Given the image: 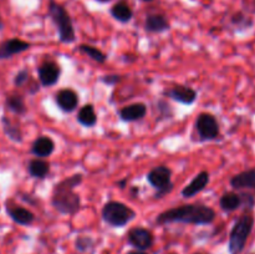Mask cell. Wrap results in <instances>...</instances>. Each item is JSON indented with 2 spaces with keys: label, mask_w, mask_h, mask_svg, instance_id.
Wrapping results in <instances>:
<instances>
[{
  "label": "cell",
  "mask_w": 255,
  "mask_h": 254,
  "mask_svg": "<svg viewBox=\"0 0 255 254\" xmlns=\"http://www.w3.org/2000/svg\"><path fill=\"white\" fill-rule=\"evenodd\" d=\"M217 218V213L212 207L203 203H188L173 207L161 212L156 217L157 226L172 223L193 224V226H209Z\"/></svg>",
  "instance_id": "cell-1"
},
{
  "label": "cell",
  "mask_w": 255,
  "mask_h": 254,
  "mask_svg": "<svg viewBox=\"0 0 255 254\" xmlns=\"http://www.w3.org/2000/svg\"><path fill=\"white\" fill-rule=\"evenodd\" d=\"M82 182V173H74L57 182L52 188L50 199L52 208L62 216H75L79 213L82 207V201L80 194L75 192V188L81 186Z\"/></svg>",
  "instance_id": "cell-2"
},
{
  "label": "cell",
  "mask_w": 255,
  "mask_h": 254,
  "mask_svg": "<svg viewBox=\"0 0 255 254\" xmlns=\"http://www.w3.org/2000/svg\"><path fill=\"white\" fill-rule=\"evenodd\" d=\"M47 15L56 27L59 41L61 44H74L76 41V31L71 15L66 7L55 0H50L47 5Z\"/></svg>",
  "instance_id": "cell-3"
},
{
  "label": "cell",
  "mask_w": 255,
  "mask_h": 254,
  "mask_svg": "<svg viewBox=\"0 0 255 254\" xmlns=\"http://www.w3.org/2000/svg\"><path fill=\"white\" fill-rule=\"evenodd\" d=\"M255 218L253 212H243L241 217L234 222L229 233L228 251L231 254H242L247 246L249 237L254 229Z\"/></svg>",
  "instance_id": "cell-4"
},
{
  "label": "cell",
  "mask_w": 255,
  "mask_h": 254,
  "mask_svg": "<svg viewBox=\"0 0 255 254\" xmlns=\"http://www.w3.org/2000/svg\"><path fill=\"white\" fill-rule=\"evenodd\" d=\"M102 221L112 228H124L136 218V211L120 201H107L101 209Z\"/></svg>",
  "instance_id": "cell-5"
},
{
  "label": "cell",
  "mask_w": 255,
  "mask_h": 254,
  "mask_svg": "<svg viewBox=\"0 0 255 254\" xmlns=\"http://www.w3.org/2000/svg\"><path fill=\"white\" fill-rule=\"evenodd\" d=\"M146 179L154 188V199H161L171 193L174 188L172 182V169L166 164H158L149 169L146 174Z\"/></svg>",
  "instance_id": "cell-6"
},
{
  "label": "cell",
  "mask_w": 255,
  "mask_h": 254,
  "mask_svg": "<svg viewBox=\"0 0 255 254\" xmlns=\"http://www.w3.org/2000/svg\"><path fill=\"white\" fill-rule=\"evenodd\" d=\"M194 131L199 142L218 141L221 138V126L213 114L201 112L194 120Z\"/></svg>",
  "instance_id": "cell-7"
},
{
  "label": "cell",
  "mask_w": 255,
  "mask_h": 254,
  "mask_svg": "<svg viewBox=\"0 0 255 254\" xmlns=\"http://www.w3.org/2000/svg\"><path fill=\"white\" fill-rule=\"evenodd\" d=\"M127 243L136 251L146 252L154 244V236L144 227H133L127 232Z\"/></svg>",
  "instance_id": "cell-8"
},
{
  "label": "cell",
  "mask_w": 255,
  "mask_h": 254,
  "mask_svg": "<svg viewBox=\"0 0 255 254\" xmlns=\"http://www.w3.org/2000/svg\"><path fill=\"white\" fill-rule=\"evenodd\" d=\"M62 69L56 61L46 60L37 67V77L41 86L52 87L60 81Z\"/></svg>",
  "instance_id": "cell-9"
},
{
  "label": "cell",
  "mask_w": 255,
  "mask_h": 254,
  "mask_svg": "<svg viewBox=\"0 0 255 254\" xmlns=\"http://www.w3.org/2000/svg\"><path fill=\"white\" fill-rule=\"evenodd\" d=\"M162 96L173 100L181 105L191 106L198 99V92L187 85H174L173 87L162 92Z\"/></svg>",
  "instance_id": "cell-10"
},
{
  "label": "cell",
  "mask_w": 255,
  "mask_h": 254,
  "mask_svg": "<svg viewBox=\"0 0 255 254\" xmlns=\"http://www.w3.org/2000/svg\"><path fill=\"white\" fill-rule=\"evenodd\" d=\"M55 104L65 114H71L75 110H77L80 104V97L75 90L61 89L55 94Z\"/></svg>",
  "instance_id": "cell-11"
},
{
  "label": "cell",
  "mask_w": 255,
  "mask_h": 254,
  "mask_svg": "<svg viewBox=\"0 0 255 254\" xmlns=\"http://www.w3.org/2000/svg\"><path fill=\"white\" fill-rule=\"evenodd\" d=\"M211 182V173L208 171H201L193 177L191 182L182 189L181 194L183 198H193L198 193L207 188V186Z\"/></svg>",
  "instance_id": "cell-12"
},
{
  "label": "cell",
  "mask_w": 255,
  "mask_h": 254,
  "mask_svg": "<svg viewBox=\"0 0 255 254\" xmlns=\"http://www.w3.org/2000/svg\"><path fill=\"white\" fill-rule=\"evenodd\" d=\"M147 111H148V107L144 102H133L120 109L117 115L120 120L124 122H137L146 117Z\"/></svg>",
  "instance_id": "cell-13"
},
{
  "label": "cell",
  "mask_w": 255,
  "mask_h": 254,
  "mask_svg": "<svg viewBox=\"0 0 255 254\" xmlns=\"http://www.w3.org/2000/svg\"><path fill=\"white\" fill-rule=\"evenodd\" d=\"M143 29L147 34H162L171 29V22L166 15L159 12L148 14L144 19Z\"/></svg>",
  "instance_id": "cell-14"
},
{
  "label": "cell",
  "mask_w": 255,
  "mask_h": 254,
  "mask_svg": "<svg viewBox=\"0 0 255 254\" xmlns=\"http://www.w3.org/2000/svg\"><path fill=\"white\" fill-rule=\"evenodd\" d=\"M229 184L234 191H255V167L234 174Z\"/></svg>",
  "instance_id": "cell-15"
},
{
  "label": "cell",
  "mask_w": 255,
  "mask_h": 254,
  "mask_svg": "<svg viewBox=\"0 0 255 254\" xmlns=\"http://www.w3.org/2000/svg\"><path fill=\"white\" fill-rule=\"evenodd\" d=\"M31 47V44L27 41H24L21 39H14L5 40L0 44V60L10 59L11 56L17 54H21V52L27 51V50Z\"/></svg>",
  "instance_id": "cell-16"
},
{
  "label": "cell",
  "mask_w": 255,
  "mask_h": 254,
  "mask_svg": "<svg viewBox=\"0 0 255 254\" xmlns=\"http://www.w3.org/2000/svg\"><path fill=\"white\" fill-rule=\"evenodd\" d=\"M6 213L11 218V221L20 226H31L35 222V214L25 207L6 203Z\"/></svg>",
  "instance_id": "cell-17"
},
{
  "label": "cell",
  "mask_w": 255,
  "mask_h": 254,
  "mask_svg": "<svg viewBox=\"0 0 255 254\" xmlns=\"http://www.w3.org/2000/svg\"><path fill=\"white\" fill-rule=\"evenodd\" d=\"M56 144L55 141L50 136L42 134V136L36 137L31 144V153L37 158H46L50 157L55 152Z\"/></svg>",
  "instance_id": "cell-18"
},
{
  "label": "cell",
  "mask_w": 255,
  "mask_h": 254,
  "mask_svg": "<svg viewBox=\"0 0 255 254\" xmlns=\"http://www.w3.org/2000/svg\"><path fill=\"white\" fill-rule=\"evenodd\" d=\"M219 207L226 213H232L243 208V196L237 191L224 192L219 198Z\"/></svg>",
  "instance_id": "cell-19"
},
{
  "label": "cell",
  "mask_w": 255,
  "mask_h": 254,
  "mask_svg": "<svg viewBox=\"0 0 255 254\" xmlns=\"http://www.w3.org/2000/svg\"><path fill=\"white\" fill-rule=\"evenodd\" d=\"M110 14L116 21L121 22V24H127L133 17V10L129 6L128 2L125 0H120L112 5L110 9Z\"/></svg>",
  "instance_id": "cell-20"
},
{
  "label": "cell",
  "mask_w": 255,
  "mask_h": 254,
  "mask_svg": "<svg viewBox=\"0 0 255 254\" xmlns=\"http://www.w3.org/2000/svg\"><path fill=\"white\" fill-rule=\"evenodd\" d=\"M51 164L44 158H32L27 163V173L36 179H45L50 174Z\"/></svg>",
  "instance_id": "cell-21"
},
{
  "label": "cell",
  "mask_w": 255,
  "mask_h": 254,
  "mask_svg": "<svg viewBox=\"0 0 255 254\" xmlns=\"http://www.w3.org/2000/svg\"><path fill=\"white\" fill-rule=\"evenodd\" d=\"M97 120H99V117H97L96 110H95V106L92 104H85L84 106L80 107L79 112L76 115V121L81 126L87 127V128L96 126Z\"/></svg>",
  "instance_id": "cell-22"
},
{
  "label": "cell",
  "mask_w": 255,
  "mask_h": 254,
  "mask_svg": "<svg viewBox=\"0 0 255 254\" xmlns=\"http://www.w3.org/2000/svg\"><path fill=\"white\" fill-rule=\"evenodd\" d=\"M1 125H2V131H4L5 134H6L7 138L11 139V141L15 142V143H21L22 132L16 124H14L9 117L2 116Z\"/></svg>",
  "instance_id": "cell-23"
},
{
  "label": "cell",
  "mask_w": 255,
  "mask_h": 254,
  "mask_svg": "<svg viewBox=\"0 0 255 254\" xmlns=\"http://www.w3.org/2000/svg\"><path fill=\"white\" fill-rule=\"evenodd\" d=\"M5 106L9 110L10 112L15 115H19V116H22V115L26 114L27 107L26 104H25V100L21 95L17 94H11L6 97L5 100Z\"/></svg>",
  "instance_id": "cell-24"
},
{
  "label": "cell",
  "mask_w": 255,
  "mask_h": 254,
  "mask_svg": "<svg viewBox=\"0 0 255 254\" xmlns=\"http://www.w3.org/2000/svg\"><path fill=\"white\" fill-rule=\"evenodd\" d=\"M77 50H79L81 54L89 56L90 59L94 60V61L97 62V64H105V62L107 61V59H109L106 52H104L102 50H100L99 47L94 46V45L80 44L79 47H77Z\"/></svg>",
  "instance_id": "cell-25"
},
{
  "label": "cell",
  "mask_w": 255,
  "mask_h": 254,
  "mask_svg": "<svg viewBox=\"0 0 255 254\" xmlns=\"http://www.w3.org/2000/svg\"><path fill=\"white\" fill-rule=\"evenodd\" d=\"M229 21H231L232 26L236 27V30H238V31H244V30L251 29L254 24V20L251 16L244 14L243 11L234 12Z\"/></svg>",
  "instance_id": "cell-26"
},
{
  "label": "cell",
  "mask_w": 255,
  "mask_h": 254,
  "mask_svg": "<svg viewBox=\"0 0 255 254\" xmlns=\"http://www.w3.org/2000/svg\"><path fill=\"white\" fill-rule=\"evenodd\" d=\"M95 241L89 236H79L75 239V248L80 253H86L90 249L94 248Z\"/></svg>",
  "instance_id": "cell-27"
},
{
  "label": "cell",
  "mask_w": 255,
  "mask_h": 254,
  "mask_svg": "<svg viewBox=\"0 0 255 254\" xmlns=\"http://www.w3.org/2000/svg\"><path fill=\"white\" fill-rule=\"evenodd\" d=\"M157 111H158V120H167L172 119L174 115L173 109L166 100H158L157 101Z\"/></svg>",
  "instance_id": "cell-28"
},
{
  "label": "cell",
  "mask_w": 255,
  "mask_h": 254,
  "mask_svg": "<svg viewBox=\"0 0 255 254\" xmlns=\"http://www.w3.org/2000/svg\"><path fill=\"white\" fill-rule=\"evenodd\" d=\"M242 196H243V211L253 212L255 207V197L249 192H242Z\"/></svg>",
  "instance_id": "cell-29"
},
{
  "label": "cell",
  "mask_w": 255,
  "mask_h": 254,
  "mask_svg": "<svg viewBox=\"0 0 255 254\" xmlns=\"http://www.w3.org/2000/svg\"><path fill=\"white\" fill-rule=\"evenodd\" d=\"M100 81L102 82L106 86H115L119 82L122 81V76L119 74H109V75H104V76L100 77Z\"/></svg>",
  "instance_id": "cell-30"
},
{
  "label": "cell",
  "mask_w": 255,
  "mask_h": 254,
  "mask_svg": "<svg viewBox=\"0 0 255 254\" xmlns=\"http://www.w3.org/2000/svg\"><path fill=\"white\" fill-rule=\"evenodd\" d=\"M29 80H30L29 71H27L26 69H22V70H20L16 75H15L14 85L16 87H21V86H24V85L26 84Z\"/></svg>",
  "instance_id": "cell-31"
},
{
  "label": "cell",
  "mask_w": 255,
  "mask_h": 254,
  "mask_svg": "<svg viewBox=\"0 0 255 254\" xmlns=\"http://www.w3.org/2000/svg\"><path fill=\"white\" fill-rule=\"evenodd\" d=\"M127 183H128V178H127V177H126V178H124V179H121V181L117 182L116 184H117V186H119L121 189H125V188H126V187H127Z\"/></svg>",
  "instance_id": "cell-32"
},
{
  "label": "cell",
  "mask_w": 255,
  "mask_h": 254,
  "mask_svg": "<svg viewBox=\"0 0 255 254\" xmlns=\"http://www.w3.org/2000/svg\"><path fill=\"white\" fill-rule=\"evenodd\" d=\"M129 193H131V196H133V197L138 196V193H139V188H138V187H137V186L131 187V189H129Z\"/></svg>",
  "instance_id": "cell-33"
},
{
  "label": "cell",
  "mask_w": 255,
  "mask_h": 254,
  "mask_svg": "<svg viewBox=\"0 0 255 254\" xmlns=\"http://www.w3.org/2000/svg\"><path fill=\"white\" fill-rule=\"evenodd\" d=\"M127 254H148L147 253V252H142V251H136V249H134V251H129L128 253Z\"/></svg>",
  "instance_id": "cell-34"
},
{
  "label": "cell",
  "mask_w": 255,
  "mask_h": 254,
  "mask_svg": "<svg viewBox=\"0 0 255 254\" xmlns=\"http://www.w3.org/2000/svg\"><path fill=\"white\" fill-rule=\"evenodd\" d=\"M97 2H100V4H106V2H110L111 0H96Z\"/></svg>",
  "instance_id": "cell-35"
},
{
  "label": "cell",
  "mask_w": 255,
  "mask_h": 254,
  "mask_svg": "<svg viewBox=\"0 0 255 254\" xmlns=\"http://www.w3.org/2000/svg\"><path fill=\"white\" fill-rule=\"evenodd\" d=\"M139 1H142V2H152V1H154V0H139Z\"/></svg>",
  "instance_id": "cell-36"
},
{
  "label": "cell",
  "mask_w": 255,
  "mask_h": 254,
  "mask_svg": "<svg viewBox=\"0 0 255 254\" xmlns=\"http://www.w3.org/2000/svg\"><path fill=\"white\" fill-rule=\"evenodd\" d=\"M1 27H2V22H1V19H0V30H1Z\"/></svg>",
  "instance_id": "cell-37"
},
{
  "label": "cell",
  "mask_w": 255,
  "mask_h": 254,
  "mask_svg": "<svg viewBox=\"0 0 255 254\" xmlns=\"http://www.w3.org/2000/svg\"><path fill=\"white\" fill-rule=\"evenodd\" d=\"M193 254H206V253H193Z\"/></svg>",
  "instance_id": "cell-38"
}]
</instances>
